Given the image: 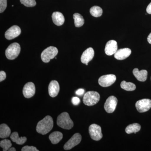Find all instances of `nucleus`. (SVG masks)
<instances>
[{
  "instance_id": "24",
  "label": "nucleus",
  "mask_w": 151,
  "mask_h": 151,
  "mask_svg": "<svg viewBox=\"0 0 151 151\" xmlns=\"http://www.w3.org/2000/svg\"><path fill=\"white\" fill-rule=\"evenodd\" d=\"M122 89L127 91H132L134 90L136 88L135 84L132 82H127L125 81H122L121 84Z\"/></svg>"
},
{
  "instance_id": "7",
  "label": "nucleus",
  "mask_w": 151,
  "mask_h": 151,
  "mask_svg": "<svg viewBox=\"0 0 151 151\" xmlns=\"http://www.w3.org/2000/svg\"><path fill=\"white\" fill-rule=\"evenodd\" d=\"M116 80V76L114 74H108L102 76L98 80V83L103 87H108L111 86Z\"/></svg>"
},
{
  "instance_id": "6",
  "label": "nucleus",
  "mask_w": 151,
  "mask_h": 151,
  "mask_svg": "<svg viewBox=\"0 0 151 151\" xmlns=\"http://www.w3.org/2000/svg\"><path fill=\"white\" fill-rule=\"evenodd\" d=\"M89 132L91 138L94 140L99 141L103 138L101 127L97 124H92L90 125Z\"/></svg>"
},
{
  "instance_id": "29",
  "label": "nucleus",
  "mask_w": 151,
  "mask_h": 151,
  "mask_svg": "<svg viewBox=\"0 0 151 151\" xmlns=\"http://www.w3.org/2000/svg\"><path fill=\"white\" fill-rule=\"evenodd\" d=\"M22 151H38L35 147L33 146H25L22 149Z\"/></svg>"
},
{
  "instance_id": "19",
  "label": "nucleus",
  "mask_w": 151,
  "mask_h": 151,
  "mask_svg": "<svg viewBox=\"0 0 151 151\" xmlns=\"http://www.w3.org/2000/svg\"><path fill=\"white\" fill-rule=\"evenodd\" d=\"M63 135L59 132H54L51 133L49 137V139L52 144H58L62 139Z\"/></svg>"
},
{
  "instance_id": "4",
  "label": "nucleus",
  "mask_w": 151,
  "mask_h": 151,
  "mask_svg": "<svg viewBox=\"0 0 151 151\" xmlns=\"http://www.w3.org/2000/svg\"><path fill=\"white\" fill-rule=\"evenodd\" d=\"M58 53V50L53 46L49 47L43 50L41 55L42 60L43 62L47 63L50 60L53 59Z\"/></svg>"
},
{
  "instance_id": "3",
  "label": "nucleus",
  "mask_w": 151,
  "mask_h": 151,
  "mask_svg": "<svg viewBox=\"0 0 151 151\" xmlns=\"http://www.w3.org/2000/svg\"><path fill=\"white\" fill-rule=\"evenodd\" d=\"M100 100V94L95 91H89L86 92L83 98L84 104L89 106L95 105L98 103Z\"/></svg>"
},
{
  "instance_id": "11",
  "label": "nucleus",
  "mask_w": 151,
  "mask_h": 151,
  "mask_svg": "<svg viewBox=\"0 0 151 151\" xmlns=\"http://www.w3.org/2000/svg\"><path fill=\"white\" fill-rule=\"evenodd\" d=\"M21 33L20 28L17 25H14L9 29L5 34V36L6 39L11 40L17 37Z\"/></svg>"
},
{
  "instance_id": "36",
  "label": "nucleus",
  "mask_w": 151,
  "mask_h": 151,
  "mask_svg": "<svg viewBox=\"0 0 151 151\" xmlns=\"http://www.w3.org/2000/svg\"></svg>"
},
{
  "instance_id": "33",
  "label": "nucleus",
  "mask_w": 151,
  "mask_h": 151,
  "mask_svg": "<svg viewBox=\"0 0 151 151\" xmlns=\"http://www.w3.org/2000/svg\"><path fill=\"white\" fill-rule=\"evenodd\" d=\"M146 10H147V13L148 14H151V2L149 4L148 6L147 7Z\"/></svg>"
},
{
  "instance_id": "5",
  "label": "nucleus",
  "mask_w": 151,
  "mask_h": 151,
  "mask_svg": "<svg viewBox=\"0 0 151 151\" xmlns=\"http://www.w3.org/2000/svg\"><path fill=\"white\" fill-rule=\"evenodd\" d=\"M21 51L19 44L17 42L11 44L6 49L5 54L9 60H14L18 56Z\"/></svg>"
},
{
  "instance_id": "32",
  "label": "nucleus",
  "mask_w": 151,
  "mask_h": 151,
  "mask_svg": "<svg viewBox=\"0 0 151 151\" xmlns=\"http://www.w3.org/2000/svg\"><path fill=\"white\" fill-rule=\"evenodd\" d=\"M84 90L83 89H78L77 91L76 92V94L77 95H79V96H81V95H83L84 94Z\"/></svg>"
},
{
  "instance_id": "12",
  "label": "nucleus",
  "mask_w": 151,
  "mask_h": 151,
  "mask_svg": "<svg viewBox=\"0 0 151 151\" xmlns=\"http://www.w3.org/2000/svg\"><path fill=\"white\" fill-rule=\"evenodd\" d=\"M35 86L33 82H28L25 84L23 89V94L26 98L32 97L35 93Z\"/></svg>"
},
{
  "instance_id": "21",
  "label": "nucleus",
  "mask_w": 151,
  "mask_h": 151,
  "mask_svg": "<svg viewBox=\"0 0 151 151\" xmlns=\"http://www.w3.org/2000/svg\"><path fill=\"white\" fill-rule=\"evenodd\" d=\"M10 138L14 142L19 145H22L25 143L27 139L26 137H19L18 133L17 132H14L11 135Z\"/></svg>"
},
{
  "instance_id": "27",
  "label": "nucleus",
  "mask_w": 151,
  "mask_h": 151,
  "mask_svg": "<svg viewBox=\"0 0 151 151\" xmlns=\"http://www.w3.org/2000/svg\"><path fill=\"white\" fill-rule=\"evenodd\" d=\"M21 4L28 7L35 6L36 5L35 0H20Z\"/></svg>"
},
{
  "instance_id": "10",
  "label": "nucleus",
  "mask_w": 151,
  "mask_h": 151,
  "mask_svg": "<svg viewBox=\"0 0 151 151\" xmlns=\"http://www.w3.org/2000/svg\"><path fill=\"white\" fill-rule=\"evenodd\" d=\"M118 103V100L116 97L111 96L106 100L104 105L105 111L108 113H113L116 109Z\"/></svg>"
},
{
  "instance_id": "18",
  "label": "nucleus",
  "mask_w": 151,
  "mask_h": 151,
  "mask_svg": "<svg viewBox=\"0 0 151 151\" xmlns=\"http://www.w3.org/2000/svg\"><path fill=\"white\" fill-rule=\"evenodd\" d=\"M52 21L57 26L62 25L65 22V18L63 14L58 12H54L52 16Z\"/></svg>"
},
{
  "instance_id": "17",
  "label": "nucleus",
  "mask_w": 151,
  "mask_h": 151,
  "mask_svg": "<svg viewBox=\"0 0 151 151\" xmlns=\"http://www.w3.org/2000/svg\"><path fill=\"white\" fill-rule=\"evenodd\" d=\"M133 73L135 77L140 81H145L147 78V71L146 70H139L137 68H135L133 70Z\"/></svg>"
},
{
  "instance_id": "25",
  "label": "nucleus",
  "mask_w": 151,
  "mask_h": 151,
  "mask_svg": "<svg viewBox=\"0 0 151 151\" xmlns=\"http://www.w3.org/2000/svg\"><path fill=\"white\" fill-rule=\"evenodd\" d=\"M103 11L101 8L98 6H95L92 7L90 9V13L92 16L98 17L102 16Z\"/></svg>"
},
{
  "instance_id": "1",
  "label": "nucleus",
  "mask_w": 151,
  "mask_h": 151,
  "mask_svg": "<svg viewBox=\"0 0 151 151\" xmlns=\"http://www.w3.org/2000/svg\"><path fill=\"white\" fill-rule=\"evenodd\" d=\"M53 127V119L51 116H47L38 122L36 127V131L39 134L45 135L52 129Z\"/></svg>"
},
{
  "instance_id": "20",
  "label": "nucleus",
  "mask_w": 151,
  "mask_h": 151,
  "mask_svg": "<svg viewBox=\"0 0 151 151\" xmlns=\"http://www.w3.org/2000/svg\"><path fill=\"white\" fill-rule=\"evenodd\" d=\"M11 133L10 129L6 124H3L0 125V138L4 139L8 137Z\"/></svg>"
},
{
  "instance_id": "23",
  "label": "nucleus",
  "mask_w": 151,
  "mask_h": 151,
  "mask_svg": "<svg viewBox=\"0 0 151 151\" xmlns=\"http://www.w3.org/2000/svg\"><path fill=\"white\" fill-rule=\"evenodd\" d=\"M73 18L76 27H80L84 25V20L81 14L78 13H75L73 15Z\"/></svg>"
},
{
  "instance_id": "30",
  "label": "nucleus",
  "mask_w": 151,
  "mask_h": 151,
  "mask_svg": "<svg viewBox=\"0 0 151 151\" xmlns=\"http://www.w3.org/2000/svg\"><path fill=\"white\" fill-rule=\"evenodd\" d=\"M80 102V100L78 97H73L72 99V103L73 105H77L79 104Z\"/></svg>"
},
{
  "instance_id": "31",
  "label": "nucleus",
  "mask_w": 151,
  "mask_h": 151,
  "mask_svg": "<svg viewBox=\"0 0 151 151\" xmlns=\"http://www.w3.org/2000/svg\"><path fill=\"white\" fill-rule=\"evenodd\" d=\"M6 78V73L4 71H0V81L1 82Z\"/></svg>"
},
{
  "instance_id": "14",
  "label": "nucleus",
  "mask_w": 151,
  "mask_h": 151,
  "mask_svg": "<svg viewBox=\"0 0 151 151\" xmlns=\"http://www.w3.org/2000/svg\"><path fill=\"white\" fill-rule=\"evenodd\" d=\"M118 50V45L116 41L109 40L106 43L105 49V54L108 55H112L115 54Z\"/></svg>"
},
{
  "instance_id": "9",
  "label": "nucleus",
  "mask_w": 151,
  "mask_h": 151,
  "mask_svg": "<svg viewBox=\"0 0 151 151\" xmlns=\"http://www.w3.org/2000/svg\"><path fill=\"white\" fill-rule=\"evenodd\" d=\"M136 107L139 113L147 112L151 108V100L149 99H143L139 100L136 103Z\"/></svg>"
},
{
  "instance_id": "16",
  "label": "nucleus",
  "mask_w": 151,
  "mask_h": 151,
  "mask_svg": "<svg viewBox=\"0 0 151 151\" xmlns=\"http://www.w3.org/2000/svg\"><path fill=\"white\" fill-rule=\"evenodd\" d=\"M132 53V50L129 48L121 49L117 50L114 54V57L119 60H123L130 56Z\"/></svg>"
},
{
  "instance_id": "28",
  "label": "nucleus",
  "mask_w": 151,
  "mask_h": 151,
  "mask_svg": "<svg viewBox=\"0 0 151 151\" xmlns=\"http://www.w3.org/2000/svg\"><path fill=\"white\" fill-rule=\"evenodd\" d=\"M7 0H0V12H3L7 7Z\"/></svg>"
},
{
  "instance_id": "2",
  "label": "nucleus",
  "mask_w": 151,
  "mask_h": 151,
  "mask_svg": "<svg viewBox=\"0 0 151 151\" xmlns=\"http://www.w3.org/2000/svg\"><path fill=\"white\" fill-rule=\"evenodd\" d=\"M58 126L64 129L70 130L73 126V123L67 112H63L58 116L57 120Z\"/></svg>"
},
{
  "instance_id": "34",
  "label": "nucleus",
  "mask_w": 151,
  "mask_h": 151,
  "mask_svg": "<svg viewBox=\"0 0 151 151\" xmlns=\"http://www.w3.org/2000/svg\"><path fill=\"white\" fill-rule=\"evenodd\" d=\"M147 39V41L149 43L151 44V33L150 34V35H149L148 36Z\"/></svg>"
},
{
  "instance_id": "35",
  "label": "nucleus",
  "mask_w": 151,
  "mask_h": 151,
  "mask_svg": "<svg viewBox=\"0 0 151 151\" xmlns=\"http://www.w3.org/2000/svg\"><path fill=\"white\" fill-rule=\"evenodd\" d=\"M8 151H16V150L15 148H14V147H10Z\"/></svg>"
},
{
  "instance_id": "15",
  "label": "nucleus",
  "mask_w": 151,
  "mask_h": 151,
  "mask_svg": "<svg viewBox=\"0 0 151 151\" xmlns=\"http://www.w3.org/2000/svg\"><path fill=\"white\" fill-rule=\"evenodd\" d=\"M60 91L59 83L56 80L50 81L48 86V92L50 96L55 97L57 96Z\"/></svg>"
},
{
  "instance_id": "26",
  "label": "nucleus",
  "mask_w": 151,
  "mask_h": 151,
  "mask_svg": "<svg viewBox=\"0 0 151 151\" xmlns=\"http://www.w3.org/2000/svg\"><path fill=\"white\" fill-rule=\"evenodd\" d=\"M0 146L3 149V151H8L9 149L12 147V144L10 140L5 139L1 141Z\"/></svg>"
},
{
  "instance_id": "22",
  "label": "nucleus",
  "mask_w": 151,
  "mask_h": 151,
  "mask_svg": "<svg viewBox=\"0 0 151 151\" xmlns=\"http://www.w3.org/2000/svg\"><path fill=\"white\" fill-rule=\"evenodd\" d=\"M141 126L137 123H134V124H130L126 128L125 131L126 133L128 134H131L134 133L139 132L141 129Z\"/></svg>"
},
{
  "instance_id": "8",
  "label": "nucleus",
  "mask_w": 151,
  "mask_h": 151,
  "mask_svg": "<svg viewBox=\"0 0 151 151\" xmlns=\"http://www.w3.org/2000/svg\"><path fill=\"white\" fill-rule=\"evenodd\" d=\"M81 140V136L79 133H76L64 145L63 148L65 150H68L73 148L80 143Z\"/></svg>"
},
{
  "instance_id": "13",
  "label": "nucleus",
  "mask_w": 151,
  "mask_h": 151,
  "mask_svg": "<svg viewBox=\"0 0 151 151\" xmlns=\"http://www.w3.org/2000/svg\"><path fill=\"white\" fill-rule=\"evenodd\" d=\"M94 55V52L92 47H89L86 50L82 53L81 58V62L82 63L88 65V63L91 61Z\"/></svg>"
}]
</instances>
